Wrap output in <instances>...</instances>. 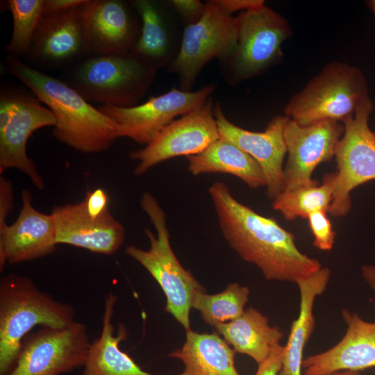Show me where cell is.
<instances>
[{"instance_id": "1", "label": "cell", "mask_w": 375, "mask_h": 375, "mask_svg": "<svg viewBox=\"0 0 375 375\" xmlns=\"http://www.w3.org/2000/svg\"><path fill=\"white\" fill-rule=\"evenodd\" d=\"M208 192L228 245L267 280L297 284L322 267L318 260L300 251L292 233L238 201L226 183H212Z\"/></svg>"}, {"instance_id": "2", "label": "cell", "mask_w": 375, "mask_h": 375, "mask_svg": "<svg viewBox=\"0 0 375 375\" xmlns=\"http://www.w3.org/2000/svg\"><path fill=\"white\" fill-rule=\"evenodd\" d=\"M6 70L27 86L56 118L53 135L58 141L78 151H105L117 138L115 123L92 106L74 89L9 54Z\"/></svg>"}, {"instance_id": "3", "label": "cell", "mask_w": 375, "mask_h": 375, "mask_svg": "<svg viewBox=\"0 0 375 375\" xmlns=\"http://www.w3.org/2000/svg\"><path fill=\"white\" fill-rule=\"evenodd\" d=\"M68 303L40 290L28 277L10 274L0 281V375H8L18 360L22 342L37 325L62 327L74 321Z\"/></svg>"}, {"instance_id": "4", "label": "cell", "mask_w": 375, "mask_h": 375, "mask_svg": "<svg viewBox=\"0 0 375 375\" xmlns=\"http://www.w3.org/2000/svg\"><path fill=\"white\" fill-rule=\"evenodd\" d=\"M155 73L131 53L94 55L65 69L61 80L88 102L128 108L146 94Z\"/></svg>"}, {"instance_id": "5", "label": "cell", "mask_w": 375, "mask_h": 375, "mask_svg": "<svg viewBox=\"0 0 375 375\" xmlns=\"http://www.w3.org/2000/svg\"><path fill=\"white\" fill-rule=\"evenodd\" d=\"M140 206L156 230H144L150 242L146 251L134 245L126 247L127 255L142 265L157 281L166 297L165 311L185 329L190 328V311L194 294L205 290L193 275L186 270L174 254L169 240L166 215L156 197L144 192Z\"/></svg>"}, {"instance_id": "6", "label": "cell", "mask_w": 375, "mask_h": 375, "mask_svg": "<svg viewBox=\"0 0 375 375\" xmlns=\"http://www.w3.org/2000/svg\"><path fill=\"white\" fill-rule=\"evenodd\" d=\"M367 81L358 67L333 61L326 64L287 103L284 112L300 126L323 120L342 122L367 99Z\"/></svg>"}, {"instance_id": "7", "label": "cell", "mask_w": 375, "mask_h": 375, "mask_svg": "<svg viewBox=\"0 0 375 375\" xmlns=\"http://www.w3.org/2000/svg\"><path fill=\"white\" fill-rule=\"evenodd\" d=\"M238 41L237 18L224 10L217 0L206 3L201 18L187 25L181 47L169 65L180 79V90L190 91L197 77L213 58L228 61Z\"/></svg>"}, {"instance_id": "8", "label": "cell", "mask_w": 375, "mask_h": 375, "mask_svg": "<svg viewBox=\"0 0 375 375\" xmlns=\"http://www.w3.org/2000/svg\"><path fill=\"white\" fill-rule=\"evenodd\" d=\"M374 104L368 97L353 115L342 123L344 133L336 147L338 183L328 212L333 217L348 214L351 192L375 179V135L369 127Z\"/></svg>"}, {"instance_id": "9", "label": "cell", "mask_w": 375, "mask_h": 375, "mask_svg": "<svg viewBox=\"0 0 375 375\" xmlns=\"http://www.w3.org/2000/svg\"><path fill=\"white\" fill-rule=\"evenodd\" d=\"M237 18L238 41L228 61L234 81L251 78L277 63L281 45L292 35L286 19L265 4L241 12Z\"/></svg>"}, {"instance_id": "10", "label": "cell", "mask_w": 375, "mask_h": 375, "mask_svg": "<svg viewBox=\"0 0 375 375\" xmlns=\"http://www.w3.org/2000/svg\"><path fill=\"white\" fill-rule=\"evenodd\" d=\"M90 342L87 327L74 321L44 326L26 335L17 363L8 375H61L84 366Z\"/></svg>"}, {"instance_id": "11", "label": "cell", "mask_w": 375, "mask_h": 375, "mask_svg": "<svg viewBox=\"0 0 375 375\" xmlns=\"http://www.w3.org/2000/svg\"><path fill=\"white\" fill-rule=\"evenodd\" d=\"M215 88L214 84L194 92L172 88L128 108L101 106L98 108L115 123L117 138H128L147 145L174 119L204 104Z\"/></svg>"}, {"instance_id": "12", "label": "cell", "mask_w": 375, "mask_h": 375, "mask_svg": "<svg viewBox=\"0 0 375 375\" xmlns=\"http://www.w3.org/2000/svg\"><path fill=\"white\" fill-rule=\"evenodd\" d=\"M213 109L209 99L169 124L144 148L131 152L130 158L138 162L134 174L142 175L158 163L176 156L199 154L219 139Z\"/></svg>"}, {"instance_id": "13", "label": "cell", "mask_w": 375, "mask_h": 375, "mask_svg": "<svg viewBox=\"0 0 375 375\" xmlns=\"http://www.w3.org/2000/svg\"><path fill=\"white\" fill-rule=\"evenodd\" d=\"M344 129L342 123L334 120L303 126L287 117L283 137L288 157L283 170L282 192L318 183L312 178V172L335 156Z\"/></svg>"}, {"instance_id": "14", "label": "cell", "mask_w": 375, "mask_h": 375, "mask_svg": "<svg viewBox=\"0 0 375 375\" xmlns=\"http://www.w3.org/2000/svg\"><path fill=\"white\" fill-rule=\"evenodd\" d=\"M78 11L90 56L131 53L142 24L130 1L87 0Z\"/></svg>"}, {"instance_id": "15", "label": "cell", "mask_w": 375, "mask_h": 375, "mask_svg": "<svg viewBox=\"0 0 375 375\" xmlns=\"http://www.w3.org/2000/svg\"><path fill=\"white\" fill-rule=\"evenodd\" d=\"M89 56L77 7L42 14L24 58L38 67L65 70Z\"/></svg>"}, {"instance_id": "16", "label": "cell", "mask_w": 375, "mask_h": 375, "mask_svg": "<svg viewBox=\"0 0 375 375\" xmlns=\"http://www.w3.org/2000/svg\"><path fill=\"white\" fill-rule=\"evenodd\" d=\"M56 118L38 97L15 90V106L6 127L0 130V174L17 169L26 174L38 190L44 189V181L26 153V144L38 129L55 126Z\"/></svg>"}, {"instance_id": "17", "label": "cell", "mask_w": 375, "mask_h": 375, "mask_svg": "<svg viewBox=\"0 0 375 375\" xmlns=\"http://www.w3.org/2000/svg\"><path fill=\"white\" fill-rule=\"evenodd\" d=\"M219 138L253 157L261 166L266 178L267 193L274 200L283 190V162L287 153L283 126L287 117H274L262 132L244 129L231 122L219 103L214 106Z\"/></svg>"}, {"instance_id": "18", "label": "cell", "mask_w": 375, "mask_h": 375, "mask_svg": "<svg viewBox=\"0 0 375 375\" xmlns=\"http://www.w3.org/2000/svg\"><path fill=\"white\" fill-rule=\"evenodd\" d=\"M22 207L15 222L0 230V269L6 263L31 261L53 253L56 228L51 214L37 210L31 192L22 190Z\"/></svg>"}, {"instance_id": "19", "label": "cell", "mask_w": 375, "mask_h": 375, "mask_svg": "<svg viewBox=\"0 0 375 375\" xmlns=\"http://www.w3.org/2000/svg\"><path fill=\"white\" fill-rule=\"evenodd\" d=\"M56 228V242L105 255L115 253L122 247L125 230L110 212L93 218L83 201L55 206L51 213Z\"/></svg>"}, {"instance_id": "20", "label": "cell", "mask_w": 375, "mask_h": 375, "mask_svg": "<svg viewBox=\"0 0 375 375\" xmlns=\"http://www.w3.org/2000/svg\"><path fill=\"white\" fill-rule=\"evenodd\" d=\"M347 324L343 338L333 347L303 360L304 375H326L342 370L360 371L375 367V322L344 309Z\"/></svg>"}, {"instance_id": "21", "label": "cell", "mask_w": 375, "mask_h": 375, "mask_svg": "<svg viewBox=\"0 0 375 375\" xmlns=\"http://www.w3.org/2000/svg\"><path fill=\"white\" fill-rule=\"evenodd\" d=\"M117 297L112 292L105 299L101 335L90 343L83 375H156L144 371L119 345L126 339V327L119 325L116 335L112 317ZM179 375V374H178Z\"/></svg>"}, {"instance_id": "22", "label": "cell", "mask_w": 375, "mask_h": 375, "mask_svg": "<svg viewBox=\"0 0 375 375\" xmlns=\"http://www.w3.org/2000/svg\"><path fill=\"white\" fill-rule=\"evenodd\" d=\"M331 270L324 267L300 280L299 312L293 321L289 337L283 348L282 367L279 375H302L303 354L315 326L313 307L316 298L326 290Z\"/></svg>"}, {"instance_id": "23", "label": "cell", "mask_w": 375, "mask_h": 375, "mask_svg": "<svg viewBox=\"0 0 375 375\" xmlns=\"http://www.w3.org/2000/svg\"><path fill=\"white\" fill-rule=\"evenodd\" d=\"M215 328L235 351L251 357L258 365L269 356L283 337L278 326H270L268 318L252 307Z\"/></svg>"}, {"instance_id": "24", "label": "cell", "mask_w": 375, "mask_h": 375, "mask_svg": "<svg viewBox=\"0 0 375 375\" xmlns=\"http://www.w3.org/2000/svg\"><path fill=\"white\" fill-rule=\"evenodd\" d=\"M141 19L140 35L131 53L156 71L173 59L169 24L162 3L153 0L129 1Z\"/></svg>"}, {"instance_id": "25", "label": "cell", "mask_w": 375, "mask_h": 375, "mask_svg": "<svg viewBox=\"0 0 375 375\" xmlns=\"http://www.w3.org/2000/svg\"><path fill=\"white\" fill-rule=\"evenodd\" d=\"M188 171L197 176L206 173L229 174L241 179L251 188L266 187L260 164L235 144L218 139L199 154L187 157Z\"/></svg>"}, {"instance_id": "26", "label": "cell", "mask_w": 375, "mask_h": 375, "mask_svg": "<svg viewBox=\"0 0 375 375\" xmlns=\"http://www.w3.org/2000/svg\"><path fill=\"white\" fill-rule=\"evenodd\" d=\"M235 351L215 333L186 331L181 349L169 356L181 360L183 372L179 375H239L234 365Z\"/></svg>"}, {"instance_id": "27", "label": "cell", "mask_w": 375, "mask_h": 375, "mask_svg": "<svg viewBox=\"0 0 375 375\" xmlns=\"http://www.w3.org/2000/svg\"><path fill=\"white\" fill-rule=\"evenodd\" d=\"M337 183L336 172L326 174L320 185L316 183L282 192L273 200L272 207L288 221L298 217L307 219L315 210L328 212Z\"/></svg>"}, {"instance_id": "28", "label": "cell", "mask_w": 375, "mask_h": 375, "mask_svg": "<svg viewBox=\"0 0 375 375\" xmlns=\"http://www.w3.org/2000/svg\"><path fill=\"white\" fill-rule=\"evenodd\" d=\"M197 291L192 297V308L198 310L203 321L212 326L233 321L244 312L250 291L237 283H230L217 294Z\"/></svg>"}, {"instance_id": "29", "label": "cell", "mask_w": 375, "mask_h": 375, "mask_svg": "<svg viewBox=\"0 0 375 375\" xmlns=\"http://www.w3.org/2000/svg\"><path fill=\"white\" fill-rule=\"evenodd\" d=\"M4 2L12 18V36L6 50L16 57H25L43 14L44 0H7Z\"/></svg>"}, {"instance_id": "30", "label": "cell", "mask_w": 375, "mask_h": 375, "mask_svg": "<svg viewBox=\"0 0 375 375\" xmlns=\"http://www.w3.org/2000/svg\"><path fill=\"white\" fill-rule=\"evenodd\" d=\"M326 213L323 210H315L310 212L307 218L314 237L313 244L322 251L331 250L335 238V233Z\"/></svg>"}, {"instance_id": "31", "label": "cell", "mask_w": 375, "mask_h": 375, "mask_svg": "<svg viewBox=\"0 0 375 375\" xmlns=\"http://www.w3.org/2000/svg\"><path fill=\"white\" fill-rule=\"evenodd\" d=\"M167 3L179 14L187 25L198 22L206 7V3L199 0H171Z\"/></svg>"}, {"instance_id": "32", "label": "cell", "mask_w": 375, "mask_h": 375, "mask_svg": "<svg viewBox=\"0 0 375 375\" xmlns=\"http://www.w3.org/2000/svg\"><path fill=\"white\" fill-rule=\"evenodd\" d=\"M83 201L88 215L93 218H97L108 210V194L101 188L88 192Z\"/></svg>"}, {"instance_id": "33", "label": "cell", "mask_w": 375, "mask_h": 375, "mask_svg": "<svg viewBox=\"0 0 375 375\" xmlns=\"http://www.w3.org/2000/svg\"><path fill=\"white\" fill-rule=\"evenodd\" d=\"M283 348V346L278 345L267 359L258 364L254 375H279L282 367Z\"/></svg>"}, {"instance_id": "34", "label": "cell", "mask_w": 375, "mask_h": 375, "mask_svg": "<svg viewBox=\"0 0 375 375\" xmlns=\"http://www.w3.org/2000/svg\"><path fill=\"white\" fill-rule=\"evenodd\" d=\"M221 7L232 15L237 11H245L265 4L262 0H217Z\"/></svg>"}, {"instance_id": "35", "label": "cell", "mask_w": 375, "mask_h": 375, "mask_svg": "<svg viewBox=\"0 0 375 375\" xmlns=\"http://www.w3.org/2000/svg\"><path fill=\"white\" fill-rule=\"evenodd\" d=\"M87 0H44L43 14L59 12L83 5Z\"/></svg>"}, {"instance_id": "36", "label": "cell", "mask_w": 375, "mask_h": 375, "mask_svg": "<svg viewBox=\"0 0 375 375\" xmlns=\"http://www.w3.org/2000/svg\"><path fill=\"white\" fill-rule=\"evenodd\" d=\"M361 273L366 283L375 291V266L371 265H363L361 267Z\"/></svg>"}, {"instance_id": "37", "label": "cell", "mask_w": 375, "mask_h": 375, "mask_svg": "<svg viewBox=\"0 0 375 375\" xmlns=\"http://www.w3.org/2000/svg\"><path fill=\"white\" fill-rule=\"evenodd\" d=\"M326 375H360V373L359 371L342 370L330 373Z\"/></svg>"}, {"instance_id": "38", "label": "cell", "mask_w": 375, "mask_h": 375, "mask_svg": "<svg viewBox=\"0 0 375 375\" xmlns=\"http://www.w3.org/2000/svg\"><path fill=\"white\" fill-rule=\"evenodd\" d=\"M369 8L373 11L375 16V0H369L367 1Z\"/></svg>"}, {"instance_id": "39", "label": "cell", "mask_w": 375, "mask_h": 375, "mask_svg": "<svg viewBox=\"0 0 375 375\" xmlns=\"http://www.w3.org/2000/svg\"><path fill=\"white\" fill-rule=\"evenodd\" d=\"M373 375H375V372H374V374H373Z\"/></svg>"}, {"instance_id": "40", "label": "cell", "mask_w": 375, "mask_h": 375, "mask_svg": "<svg viewBox=\"0 0 375 375\" xmlns=\"http://www.w3.org/2000/svg\"><path fill=\"white\" fill-rule=\"evenodd\" d=\"M374 135H375V131L374 132Z\"/></svg>"}]
</instances>
